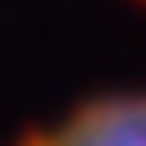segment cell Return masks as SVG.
I'll return each mask as SVG.
<instances>
[{
	"label": "cell",
	"mask_w": 146,
	"mask_h": 146,
	"mask_svg": "<svg viewBox=\"0 0 146 146\" xmlns=\"http://www.w3.org/2000/svg\"><path fill=\"white\" fill-rule=\"evenodd\" d=\"M22 146H146V92L125 98H98L60 125L27 135Z\"/></svg>",
	"instance_id": "6da1fadb"
}]
</instances>
